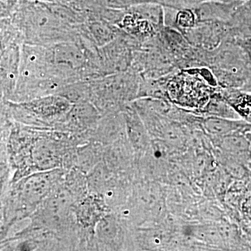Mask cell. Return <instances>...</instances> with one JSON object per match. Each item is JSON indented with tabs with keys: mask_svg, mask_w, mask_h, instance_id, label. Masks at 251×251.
Returning <instances> with one entry per match:
<instances>
[{
	"mask_svg": "<svg viewBox=\"0 0 251 251\" xmlns=\"http://www.w3.org/2000/svg\"><path fill=\"white\" fill-rule=\"evenodd\" d=\"M28 113L42 120H52L68 114L71 102L62 95L48 96L23 104Z\"/></svg>",
	"mask_w": 251,
	"mask_h": 251,
	"instance_id": "6da1fadb",
	"label": "cell"
},
{
	"mask_svg": "<svg viewBox=\"0 0 251 251\" xmlns=\"http://www.w3.org/2000/svg\"><path fill=\"white\" fill-rule=\"evenodd\" d=\"M54 175L52 173H41L33 175L21 188L20 197L25 205H35L42 201L53 184Z\"/></svg>",
	"mask_w": 251,
	"mask_h": 251,
	"instance_id": "7a4b0ae2",
	"label": "cell"
},
{
	"mask_svg": "<svg viewBox=\"0 0 251 251\" xmlns=\"http://www.w3.org/2000/svg\"><path fill=\"white\" fill-rule=\"evenodd\" d=\"M86 40L103 47L120 36V31L112 24L101 19L90 18L85 25L80 26Z\"/></svg>",
	"mask_w": 251,
	"mask_h": 251,
	"instance_id": "3957f363",
	"label": "cell"
},
{
	"mask_svg": "<svg viewBox=\"0 0 251 251\" xmlns=\"http://www.w3.org/2000/svg\"><path fill=\"white\" fill-rule=\"evenodd\" d=\"M19 46L13 44L4 48L1 52V79L4 90L11 89L18 80L21 65Z\"/></svg>",
	"mask_w": 251,
	"mask_h": 251,
	"instance_id": "277c9868",
	"label": "cell"
},
{
	"mask_svg": "<svg viewBox=\"0 0 251 251\" xmlns=\"http://www.w3.org/2000/svg\"><path fill=\"white\" fill-rule=\"evenodd\" d=\"M32 158L36 168L40 171L52 169L59 163V152L50 140H39L33 150Z\"/></svg>",
	"mask_w": 251,
	"mask_h": 251,
	"instance_id": "5b68a950",
	"label": "cell"
},
{
	"mask_svg": "<svg viewBox=\"0 0 251 251\" xmlns=\"http://www.w3.org/2000/svg\"><path fill=\"white\" fill-rule=\"evenodd\" d=\"M246 126L244 124L239 122L229 121L224 119L209 118L204 122V127L209 133L214 135L227 134L232 130L239 129Z\"/></svg>",
	"mask_w": 251,
	"mask_h": 251,
	"instance_id": "8992f818",
	"label": "cell"
},
{
	"mask_svg": "<svg viewBox=\"0 0 251 251\" xmlns=\"http://www.w3.org/2000/svg\"><path fill=\"white\" fill-rule=\"evenodd\" d=\"M175 22L180 27L189 29L198 22L197 16L192 7H182L176 10Z\"/></svg>",
	"mask_w": 251,
	"mask_h": 251,
	"instance_id": "52a82bcc",
	"label": "cell"
},
{
	"mask_svg": "<svg viewBox=\"0 0 251 251\" xmlns=\"http://www.w3.org/2000/svg\"><path fill=\"white\" fill-rule=\"evenodd\" d=\"M233 106L243 116H251V96L248 94H239L235 96Z\"/></svg>",
	"mask_w": 251,
	"mask_h": 251,
	"instance_id": "ba28073f",
	"label": "cell"
},
{
	"mask_svg": "<svg viewBox=\"0 0 251 251\" xmlns=\"http://www.w3.org/2000/svg\"><path fill=\"white\" fill-rule=\"evenodd\" d=\"M226 149L231 151H245L249 149V144L248 140L240 135L228 136L224 142Z\"/></svg>",
	"mask_w": 251,
	"mask_h": 251,
	"instance_id": "9c48e42d",
	"label": "cell"
},
{
	"mask_svg": "<svg viewBox=\"0 0 251 251\" xmlns=\"http://www.w3.org/2000/svg\"><path fill=\"white\" fill-rule=\"evenodd\" d=\"M237 44L251 62V36H244L237 40Z\"/></svg>",
	"mask_w": 251,
	"mask_h": 251,
	"instance_id": "30bf717a",
	"label": "cell"
},
{
	"mask_svg": "<svg viewBox=\"0 0 251 251\" xmlns=\"http://www.w3.org/2000/svg\"><path fill=\"white\" fill-rule=\"evenodd\" d=\"M241 8L244 12L251 16V0H248L247 1L241 5Z\"/></svg>",
	"mask_w": 251,
	"mask_h": 251,
	"instance_id": "8fae6325",
	"label": "cell"
}]
</instances>
